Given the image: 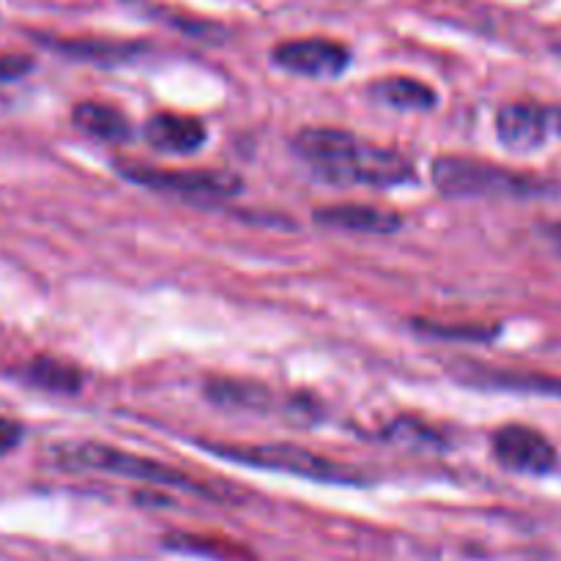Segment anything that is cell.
Wrapping results in <instances>:
<instances>
[{
    "label": "cell",
    "instance_id": "cell-1",
    "mask_svg": "<svg viewBox=\"0 0 561 561\" xmlns=\"http://www.w3.org/2000/svg\"><path fill=\"white\" fill-rule=\"evenodd\" d=\"M294 151L332 184L398 186L414 179V162L403 151L334 126H305L294 137Z\"/></svg>",
    "mask_w": 561,
    "mask_h": 561
},
{
    "label": "cell",
    "instance_id": "cell-2",
    "mask_svg": "<svg viewBox=\"0 0 561 561\" xmlns=\"http://www.w3.org/2000/svg\"><path fill=\"white\" fill-rule=\"evenodd\" d=\"M53 460L66 471H99V474H115L126 477V480L148 482V485L173 488V491L195 493V496L211 499V502H222L225 491L217 485L197 480V477L186 474V471L173 469L159 460L142 458V455L126 453V449L110 447V444L99 442H69L53 447Z\"/></svg>",
    "mask_w": 561,
    "mask_h": 561
},
{
    "label": "cell",
    "instance_id": "cell-3",
    "mask_svg": "<svg viewBox=\"0 0 561 561\" xmlns=\"http://www.w3.org/2000/svg\"><path fill=\"white\" fill-rule=\"evenodd\" d=\"M433 181L447 197H542L551 192V184L537 175L518 173V170L502 168L488 159L474 157H444L433 159Z\"/></svg>",
    "mask_w": 561,
    "mask_h": 561
},
{
    "label": "cell",
    "instance_id": "cell-4",
    "mask_svg": "<svg viewBox=\"0 0 561 561\" xmlns=\"http://www.w3.org/2000/svg\"><path fill=\"white\" fill-rule=\"evenodd\" d=\"M214 455L252 469L283 471V474L307 477V480L332 482V485H365V474L354 466L323 458L312 449L296 444H203Z\"/></svg>",
    "mask_w": 561,
    "mask_h": 561
},
{
    "label": "cell",
    "instance_id": "cell-5",
    "mask_svg": "<svg viewBox=\"0 0 561 561\" xmlns=\"http://www.w3.org/2000/svg\"><path fill=\"white\" fill-rule=\"evenodd\" d=\"M118 173L135 184L192 203H219L239 195L241 179L225 170H170L142 162H115Z\"/></svg>",
    "mask_w": 561,
    "mask_h": 561
},
{
    "label": "cell",
    "instance_id": "cell-6",
    "mask_svg": "<svg viewBox=\"0 0 561 561\" xmlns=\"http://www.w3.org/2000/svg\"><path fill=\"white\" fill-rule=\"evenodd\" d=\"M496 135L510 151H537L561 140V107L542 102H510L496 113Z\"/></svg>",
    "mask_w": 561,
    "mask_h": 561
},
{
    "label": "cell",
    "instance_id": "cell-7",
    "mask_svg": "<svg viewBox=\"0 0 561 561\" xmlns=\"http://www.w3.org/2000/svg\"><path fill=\"white\" fill-rule=\"evenodd\" d=\"M493 455L510 471L546 477L557 471L559 453L540 431L529 425H504L493 433Z\"/></svg>",
    "mask_w": 561,
    "mask_h": 561
},
{
    "label": "cell",
    "instance_id": "cell-8",
    "mask_svg": "<svg viewBox=\"0 0 561 561\" xmlns=\"http://www.w3.org/2000/svg\"><path fill=\"white\" fill-rule=\"evenodd\" d=\"M272 58L279 69L294 71L301 77H316V80H332L340 77L351 64L348 47L332 38H290L272 49Z\"/></svg>",
    "mask_w": 561,
    "mask_h": 561
},
{
    "label": "cell",
    "instance_id": "cell-9",
    "mask_svg": "<svg viewBox=\"0 0 561 561\" xmlns=\"http://www.w3.org/2000/svg\"><path fill=\"white\" fill-rule=\"evenodd\" d=\"M316 222L332 230H348V233H373L392 236L403 228V217L381 206L367 203H334L316 211Z\"/></svg>",
    "mask_w": 561,
    "mask_h": 561
},
{
    "label": "cell",
    "instance_id": "cell-10",
    "mask_svg": "<svg viewBox=\"0 0 561 561\" xmlns=\"http://www.w3.org/2000/svg\"><path fill=\"white\" fill-rule=\"evenodd\" d=\"M206 137V124L195 115L157 113L146 124V140L162 153H195Z\"/></svg>",
    "mask_w": 561,
    "mask_h": 561
},
{
    "label": "cell",
    "instance_id": "cell-11",
    "mask_svg": "<svg viewBox=\"0 0 561 561\" xmlns=\"http://www.w3.org/2000/svg\"><path fill=\"white\" fill-rule=\"evenodd\" d=\"M206 398L214 405L228 411H255V414H266L272 409V389L266 383L247 381V378H208L206 381Z\"/></svg>",
    "mask_w": 561,
    "mask_h": 561
},
{
    "label": "cell",
    "instance_id": "cell-12",
    "mask_svg": "<svg viewBox=\"0 0 561 561\" xmlns=\"http://www.w3.org/2000/svg\"><path fill=\"white\" fill-rule=\"evenodd\" d=\"M71 121L77 129L104 142H124L131 131V121L124 110L107 102H77Z\"/></svg>",
    "mask_w": 561,
    "mask_h": 561
},
{
    "label": "cell",
    "instance_id": "cell-13",
    "mask_svg": "<svg viewBox=\"0 0 561 561\" xmlns=\"http://www.w3.org/2000/svg\"><path fill=\"white\" fill-rule=\"evenodd\" d=\"M370 96L378 104H387L394 110H433L438 96L427 82L414 77H381L370 85Z\"/></svg>",
    "mask_w": 561,
    "mask_h": 561
},
{
    "label": "cell",
    "instance_id": "cell-14",
    "mask_svg": "<svg viewBox=\"0 0 561 561\" xmlns=\"http://www.w3.org/2000/svg\"><path fill=\"white\" fill-rule=\"evenodd\" d=\"M22 378L44 392L77 394L82 389V373L69 362L53 359V356H36L22 367Z\"/></svg>",
    "mask_w": 561,
    "mask_h": 561
},
{
    "label": "cell",
    "instance_id": "cell-15",
    "mask_svg": "<svg viewBox=\"0 0 561 561\" xmlns=\"http://www.w3.org/2000/svg\"><path fill=\"white\" fill-rule=\"evenodd\" d=\"M164 546L175 548V551L201 553V557H214L219 561H244L250 559L247 551L228 540H217V537H197V535H173L164 540Z\"/></svg>",
    "mask_w": 561,
    "mask_h": 561
},
{
    "label": "cell",
    "instance_id": "cell-16",
    "mask_svg": "<svg viewBox=\"0 0 561 561\" xmlns=\"http://www.w3.org/2000/svg\"><path fill=\"white\" fill-rule=\"evenodd\" d=\"M471 383H482V387H535V392H559L561 381H551V378H537V376H515V373H499L491 367H471Z\"/></svg>",
    "mask_w": 561,
    "mask_h": 561
},
{
    "label": "cell",
    "instance_id": "cell-17",
    "mask_svg": "<svg viewBox=\"0 0 561 561\" xmlns=\"http://www.w3.org/2000/svg\"><path fill=\"white\" fill-rule=\"evenodd\" d=\"M414 327L420 329V332L431 334V337L474 340V343L493 340L499 334V327H488V323H442V321H422V318H416Z\"/></svg>",
    "mask_w": 561,
    "mask_h": 561
},
{
    "label": "cell",
    "instance_id": "cell-18",
    "mask_svg": "<svg viewBox=\"0 0 561 561\" xmlns=\"http://www.w3.org/2000/svg\"><path fill=\"white\" fill-rule=\"evenodd\" d=\"M55 49L75 58L85 60H118L131 55V44H115V42H85V38H69V42H55Z\"/></svg>",
    "mask_w": 561,
    "mask_h": 561
},
{
    "label": "cell",
    "instance_id": "cell-19",
    "mask_svg": "<svg viewBox=\"0 0 561 561\" xmlns=\"http://www.w3.org/2000/svg\"><path fill=\"white\" fill-rule=\"evenodd\" d=\"M387 436L398 444H414V447H442V436L438 431H433L431 425L420 420H411V416H403V420L394 422L387 431Z\"/></svg>",
    "mask_w": 561,
    "mask_h": 561
},
{
    "label": "cell",
    "instance_id": "cell-20",
    "mask_svg": "<svg viewBox=\"0 0 561 561\" xmlns=\"http://www.w3.org/2000/svg\"><path fill=\"white\" fill-rule=\"evenodd\" d=\"M31 69H33L31 55H16V53L0 55V85L20 80V77H25Z\"/></svg>",
    "mask_w": 561,
    "mask_h": 561
},
{
    "label": "cell",
    "instance_id": "cell-21",
    "mask_svg": "<svg viewBox=\"0 0 561 561\" xmlns=\"http://www.w3.org/2000/svg\"><path fill=\"white\" fill-rule=\"evenodd\" d=\"M22 442V427L14 420L0 414V455H9L11 449L20 447Z\"/></svg>",
    "mask_w": 561,
    "mask_h": 561
}]
</instances>
